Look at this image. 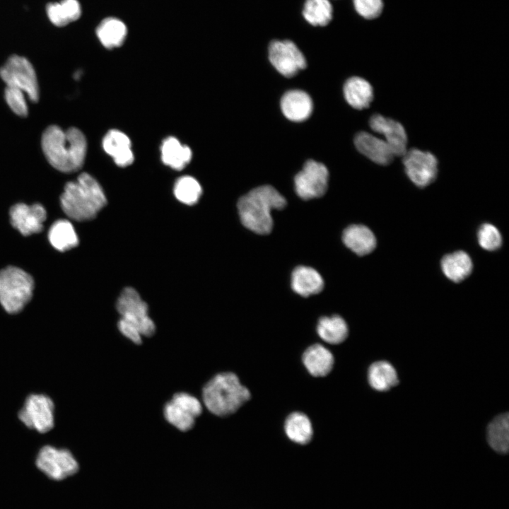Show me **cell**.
I'll list each match as a JSON object with an SVG mask.
<instances>
[{"mask_svg":"<svg viewBox=\"0 0 509 509\" xmlns=\"http://www.w3.org/2000/svg\"><path fill=\"white\" fill-rule=\"evenodd\" d=\"M41 145L47 161L61 172H76L84 163L87 141L76 127L63 130L57 125L48 127L42 134Z\"/></svg>","mask_w":509,"mask_h":509,"instance_id":"1","label":"cell"},{"mask_svg":"<svg viewBox=\"0 0 509 509\" xmlns=\"http://www.w3.org/2000/svg\"><path fill=\"white\" fill-rule=\"evenodd\" d=\"M62 209L71 219H93L106 205L107 199L99 182L90 174L82 172L74 181L67 182L60 198Z\"/></svg>","mask_w":509,"mask_h":509,"instance_id":"2","label":"cell"},{"mask_svg":"<svg viewBox=\"0 0 509 509\" xmlns=\"http://www.w3.org/2000/svg\"><path fill=\"white\" fill-rule=\"evenodd\" d=\"M286 205L285 198L275 188L263 185L242 197L238 208L245 227L256 233L266 235L273 227L271 211L281 209Z\"/></svg>","mask_w":509,"mask_h":509,"instance_id":"3","label":"cell"},{"mask_svg":"<svg viewBox=\"0 0 509 509\" xmlns=\"http://www.w3.org/2000/svg\"><path fill=\"white\" fill-rule=\"evenodd\" d=\"M249 390L233 373H218L210 379L202 390V399L213 414L226 416L235 413L250 398Z\"/></svg>","mask_w":509,"mask_h":509,"instance_id":"4","label":"cell"},{"mask_svg":"<svg viewBox=\"0 0 509 509\" xmlns=\"http://www.w3.org/2000/svg\"><path fill=\"white\" fill-rule=\"evenodd\" d=\"M117 310L121 315L119 329L146 337L155 333L156 326L148 314V305L133 288L127 287L122 291Z\"/></svg>","mask_w":509,"mask_h":509,"instance_id":"5","label":"cell"},{"mask_svg":"<svg viewBox=\"0 0 509 509\" xmlns=\"http://www.w3.org/2000/svg\"><path fill=\"white\" fill-rule=\"evenodd\" d=\"M34 289L33 277L21 268L8 266L0 270V303L10 313H18L30 300Z\"/></svg>","mask_w":509,"mask_h":509,"instance_id":"6","label":"cell"},{"mask_svg":"<svg viewBox=\"0 0 509 509\" xmlns=\"http://www.w3.org/2000/svg\"><path fill=\"white\" fill-rule=\"evenodd\" d=\"M0 77L6 86L23 91L32 102L39 99L37 76L32 64L24 57L11 56L0 68Z\"/></svg>","mask_w":509,"mask_h":509,"instance_id":"7","label":"cell"},{"mask_svg":"<svg viewBox=\"0 0 509 509\" xmlns=\"http://www.w3.org/2000/svg\"><path fill=\"white\" fill-rule=\"evenodd\" d=\"M201 413L202 404L200 401L187 392L176 393L163 408L165 420L183 432L194 427L196 419Z\"/></svg>","mask_w":509,"mask_h":509,"instance_id":"8","label":"cell"},{"mask_svg":"<svg viewBox=\"0 0 509 509\" xmlns=\"http://www.w3.org/2000/svg\"><path fill=\"white\" fill-rule=\"evenodd\" d=\"M37 467L47 477L54 481L65 479L76 474L78 463L70 451L44 446L36 458Z\"/></svg>","mask_w":509,"mask_h":509,"instance_id":"9","label":"cell"},{"mask_svg":"<svg viewBox=\"0 0 509 509\" xmlns=\"http://www.w3.org/2000/svg\"><path fill=\"white\" fill-rule=\"evenodd\" d=\"M402 163L407 177L419 187H427L437 177L438 162L431 152L411 148L402 156Z\"/></svg>","mask_w":509,"mask_h":509,"instance_id":"10","label":"cell"},{"mask_svg":"<svg viewBox=\"0 0 509 509\" xmlns=\"http://www.w3.org/2000/svg\"><path fill=\"white\" fill-rule=\"evenodd\" d=\"M328 178L329 172L323 163L308 160L294 178L296 192L305 200L320 197L327 189Z\"/></svg>","mask_w":509,"mask_h":509,"instance_id":"11","label":"cell"},{"mask_svg":"<svg viewBox=\"0 0 509 509\" xmlns=\"http://www.w3.org/2000/svg\"><path fill=\"white\" fill-rule=\"evenodd\" d=\"M54 404L44 394L30 395L19 411L20 420L28 428L44 433L54 426Z\"/></svg>","mask_w":509,"mask_h":509,"instance_id":"12","label":"cell"},{"mask_svg":"<svg viewBox=\"0 0 509 509\" xmlns=\"http://www.w3.org/2000/svg\"><path fill=\"white\" fill-rule=\"evenodd\" d=\"M269 59L283 76L290 78L306 67V59L296 45L288 40H275L269 45Z\"/></svg>","mask_w":509,"mask_h":509,"instance_id":"13","label":"cell"},{"mask_svg":"<svg viewBox=\"0 0 509 509\" xmlns=\"http://www.w3.org/2000/svg\"><path fill=\"white\" fill-rule=\"evenodd\" d=\"M9 214L12 226L25 236L41 232L47 216L45 207L38 203L31 206L16 204Z\"/></svg>","mask_w":509,"mask_h":509,"instance_id":"14","label":"cell"},{"mask_svg":"<svg viewBox=\"0 0 509 509\" xmlns=\"http://www.w3.org/2000/svg\"><path fill=\"white\" fill-rule=\"evenodd\" d=\"M369 124L373 131L384 135L394 156L404 155L407 151V135L401 123L380 114H374L370 118Z\"/></svg>","mask_w":509,"mask_h":509,"instance_id":"15","label":"cell"},{"mask_svg":"<svg viewBox=\"0 0 509 509\" xmlns=\"http://www.w3.org/2000/svg\"><path fill=\"white\" fill-rule=\"evenodd\" d=\"M354 144L361 153L377 164L387 165L393 160L394 156L386 141L368 132L358 133Z\"/></svg>","mask_w":509,"mask_h":509,"instance_id":"16","label":"cell"},{"mask_svg":"<svg viewBox=\"0 0 509 509\" xmlns=\"http://www.w3.org/2000/svg\"><path fill=\"white\" fill-rule=\"evenodd\" d=\"M103 148L119 167L130 165L134 160L129 138L122 131L111 129L103 139Z\"/></svg>","mask_w":509,"mask_h":509,"instance_id":"17","label":"cell"},{"mask_svg":"<svg viewBox=\"0 0 509 509\" xmlns=\"http://www.w3.org/2000/svg\"><path fill=\"white\" fill-rule=\"evenodd\" d=\"M281 108L287 119L293 122H302L310 116L312 101L305 91L291 90L282 96Z\"/></svg>","mask_w":509,"mask_h":509,"instance_id":"18","label":"cell"},{"mask_svg":"<svg viewBox=\"0 0 509 509\" xmlns=\"http://www.w3.org/2000/svg\"><path fill=\"white\" fill-rule=\"evenodd\" d=\"M303 363L310 374L323 377L332 370L334 356L327 348L317 344L309 346L303 354Z\"/></svg>","mask_w":509,"mask_h":509,"instance_id":"19","label":"cell"},{"mask_svg":"<svg viewBox=\"0 0 509 509\" xmlns=\"http://www.w3.org/2000/svg\"><path fill=\"white\" fill-rule=\"evenodd\" d=\"M345 245L358 255L370 253L376 246L373 232L366 226L352 225L347 227L342 235Z\"/></svg>","mask_w":509,"mask_h":509,"instance_id":"20","label":"cell"},{"mask_svg":"<svg viewBox=\"0 0 509 509\" xmlns=\"http://www.w3.org/2000/svg\"><path fill=\"white\" fill-rule=\"evenodd\" d=\"M324 286L320 274L314 269L300 266L296 267L291 275V287L298 294L308 297L320 293Z\"/></svg>","mask_w":509,"mask_h":509,"instance_id":"21","label":"cell"},{"mask_svg":"<svg viewBox=\"0 0 509 509\" xmlns=\"http://www.w3.org/2000/svg\"><path fill=\"white\" fill-rule=\"evenodd\" d=\"M344 95L346 102L356 110L369 107L373 100V89L365 79L353 76L344 85Z\"/></svg>","mask_w":509,"mask_h":509,"instance_id":"22","label":"cell"},{"mask_svg":"<svg viewBox=\"0 0 509 509\" xmlns=\"http://www.w3.org/2000/svg\"><path fill=\"white\" fill-rule=\"evenodd\" d=\"M161 160L170 168L180 170L191 160L192 152L189 147L182 144L173 136L166 138L160 146Z\"/></svg>","mask_w":509,"mask_h":509,"instance_id":"23","label":"cell"},{"mask_svg":"<svg viewBox=\"0 0 509 509\" xmlns=\"http://www.w3.org/2000/svg\"><path fill=\"white\" fill-rule=\"evenodd\" d=\"M441 268L446 277L455 283H459L471 274L472 262L466 252L457 251L445 255L442 259Z\"/></svg>","mask_w":509,"mask_h":509,"instance_id":"24","label":"cell"},{"mask_svg":"<svg viewBox=\"0 0 509 509\" xmlns=\"http://www.w3.org/2000/svg\"><path fill=\"white\" fill-rule=\"evenodd\" d=\"M51 245L57 250L64 252L78 244V238L73 225L68 220L56 221L48 232Z\"/></svg>","mask_w":509,"mask_h":509,"instance_id":"25","label":"cell"},{"mask_svg":"<svg viewBox=\"0 0 509 509\" xmlns=\"http://www.w3.org/2000/svg\"><path fill=\"white\" fill-rule=\"evenodd\" d=\"M96 34L105 47L112 49L123 44L127 34V29L125 24L120 20L107 18L98 26Z\"/></svg>","mask_w":509,"mask_h":509,"instance_id":"26","label":"cell"},{"mask_svg":"<svg viewBox=\"0 0 509 509\" xmlns=\"http://www.w3.org/2000/svg\"><path fill=\"white\" fill-rule=\"evenodd\" d=\"M317 332L323 341L331 344L343 342L349 334L345 320L339 315L321 317L317 324Z\"/></svg>","mask_w":509,"mask_h":509,"instance_id":"27","label":"cell"},{"mask_svg":"<svg viewBox=\"0 0 509 509\" xmlns=\"http://www.w3.org/2000/svg\"><path fill=\"white\" fill-rule=\"evenodd\" d=\"M487 440L496 452L505 454L509 447V416L508 413L496 416L488 426Z\"/></svg>","mask_w":509,"mask_h":509,"instance_id":"28","label":"cell"},{"mask_svg":"<svg viewBox=\"0 0 509 509\" xmlns=\"http://www.w3.org/2000/svg\"><path fill=\"white\" fill-rule=\"evenodd\" d=\"M370 385L378 391H387L398 383V377L394 368L387 361L373 363L368 369Z\"/></svg>","mask_w":509,"mask_h":509,"instance_id":"29","label":"cell"},{"mask_svg":"<svg viewBox=\"0 0 509 509\" xmlns=\"http://www.w3.org/2000/svg\"><path fill=\"white\" fill-rule=\"evenodd\" d=\"M50 21L56 26H64L79 18L81 9L77 0H62L60 2L49 3L46 7Z\"/></svg>","mask_w":509,"mask_h":509,"instance_id":"30","label":"cell"},{"mask_svg":"<svg viewBox=\"0 0 509 509\" xmlns=\"http://www.w3.org/2000/svg\"><path fill=\"white\" fill-rule=\"evenodd\" d=\"M284 429L288 438L299 444H307L312 436V423L302 412H293L288 415L285 421Z\"/></svg>","mask_w":509,"mask_h":509,"instance_id":"31","label":"cell"},{"mask_svg":"<svg viewBox=\"0 0 509 509\" xmlns=\"http://www.w3.org/2000/svg\"><path fill=\"white\" fill-rule=\"evenodd\" d=\"M303 15L310 24L325 26L332 19V6L329 0H305Z\"/></svg>","mask_w":509,"mask_h":509,"instance_id":"32","label":"cell"},{"mask_svg":"<svg viewBox=\"0 0 509 509\" xmlns=\"http://www.w3.org/2000/svg\"><path fill=\"white\" fill-rule=\"evenodd\" d=\"M202 189L199 182L191 176H182L175 182L174 194L182 203L195 204L199 199Z\"/></svg>","mask_w":509,"mask_h":509,"instance_id":"33","label":"cell"},{"mask_svg":"<svg viewBox=\"0 0 509 509\" xmlns=\"http://www.w3.org/2000/svg\"><path fill=\"white\" fill-rule=\"evenodd\" d=\"M477 238L479 245L488 251L498 249L502 244V237L499 230L489 223H485L480 227Z\"/></svg>","mask_w":509,"mask_h":509,"instance_id":"34","label":"cell"},{"mask_svg":"<svg viewBox=\"0 0 509 509\" xmlns=\"http://www.w3.org/2000/svg\"><path fill=\"white\" fill-rule=\"evenodd\" d=\"M25 93L18 88L6 86L4 91L6 102L11 110L17 115L25 117L28 113Z\"/></svg>","mask_w":509,"mask_h":509,"instance_id":"35","label":"cell"},{"mask_svg":"<svg viewBox=\"0 0 509 509\" xmlns=\"http://www.w3.org/2000/svg\"><path fill=\"white\" fill-rule=\"evenodd\" d=\"M353 2L356 12L366 19H374L382 11V0H353Z\"/></svg>","mask_w":509,"mask_h":509,"instance_id":"36","label":"cell"}]
</instances>
